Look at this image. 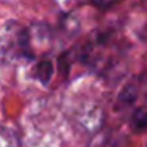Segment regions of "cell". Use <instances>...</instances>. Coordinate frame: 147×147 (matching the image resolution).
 Wrapping results in <instances>:
<instances>
[{
	"mask_svg": "<svg viewBox=\"0 0 147 147\" xmlns=\"http://www.w3.org/2000/svg\"><path fill=\"white\" fill-rule=\"evenodd\" d=\"M32 55L29 30L16 21H5L0 24V57L19 60L30 59Z\"/></svg>",
	"mask_w": 147,
	"mask_h": 147,
	"instance_id": "6da1fadb",
	"label": "cell"
},
{
	"mask_svg": "<svg viewBox=\"0 0 147 147\" xmlns=\"http://www.w3.org/2000/svg\"><path fill=\"white\" fill-rule=\"evenodd\" d=\"M52 73H54V68H52V63L49 60H41L35 67V78L41 84H48L52 78Z\"/></svg>",
	"mask_w": 147,
	"mask_h": 147,
	"instance_id": "7a4b0ae2",
	"label": "cell"
},
{
	"mask_svg": "<svg viewBox=\"0 0 147 147\" xmlns=\"http://www.w3.org/2000/svg\"><path fill=\"white\" fill-rule=\"evenodd\" d=\"M131 127L138 131H142L147 128V106L134 109V112L131 114Z\"/></svg>",
	"mask_w": 147,
	"mask_h": 147,
	"instance_id": "3957f363",
	"label": "cell"
},
{
	"mask_svg": "<svg viewBox=\"0 0 147 147\" xmlns=\"http://www.w3.org/2000/svg\"><path fill=\"white\" fill-rule=\"evenodd\" d=\"M19 141L14 131L8 130L5 127H0V147H18Z\"/></svg>",
	"mask_w": 147,
	"mask_h": 147,
	"instance_id": "277c9868",
	"label": "cell"
},
{
	"mask_svg": "<svg viewBox=\"0 0 147 147\" xmlns=\"http://www.w3.org/2000/svg\"><path fill=\"white\" fill-rule=\"evenodd\" d=\"M136 98H138V87L134 86V84H128V86L120 92V95H119V101H120L122 105H127V106L133 105V103L136 101Z\"/></svg>",
	"mask_w": 147,
	"mask_h": 147,
	"instance_id": "5b68a950",
	"label": "cell"
},
{
	"mask_svg": "<svg viewBox=\"0 0 147 147\" xmlns=\"http://www.w3.org/2000/svg\"><path fill=\"white\" fill-rule=\"evenodd\" d=\"M90 2L98 8H109V7H112V5L122 2V0H90Z\"/></svg>",
	"mask_w": 147,
	"mask_h": 147,
	"instance_id": "8992f818",
	"label": "cell"
}]
</instances>
